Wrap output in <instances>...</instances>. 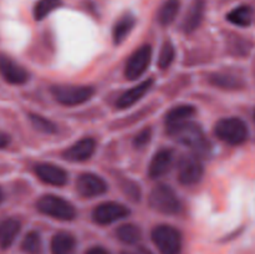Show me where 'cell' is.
<instances>
[{"label":"cell","instance_id":"6da1fadb","mask_svg":"<svg viewBox=\"0 0 255 254\" xmlns=\"http://www.w3.org/2000/svg\"><path fill=\"white\" fill-rule=\"evenodd\" d=\"M167 131L182 144L191 147L197 154H207L211 149V143L206 138L199 125L194 122L186 121L176 126L167 127Z\"/></svg>","mask_w":255,"mask_h":254},{"label":"cell","instance_id":"7a4b0ae2","mask_svg":"<svg viewBox=\"0 0 255 254\" xmlns=\"http://www.w3.org/2000/svg\"><path fill=\"white\" fill-rule=\"evenodd\" d=\"M217 137L226 143L237 146L248 139L249 129L246 122L238 117H227L217 122L214 128Z\"/></svg>","mask_w":255,"mask_h":254},{"label":"cell","instance_id":"3957f363","mask_svg":"<svg viewBox=\"0 0 255 254\" xmlns=\"http://www.w3.org/2000/svg\"><path fill=\"white\" fill-rule=\"evenodd\" d=\"M36 208L42 214H46V216L59 219V221H72L76 217V211H75L74 206L66 199L59 196H54V194L42 196L37 201Z\"/></svg>","mask_w":255,"mask_h":254},{"label":"cell","instance_id":"277c9868","mask_svg":"<svg viewBox=\"0 0 255 254\" xmlns=\"http://www.w3.org/2000/svg\"><path fill=\"white\" fill-rule=\"evenodd\" d=\"M149 206L163 214H176L181 209V202L176 192L167 184H157L149 193Z\"/></svg>","mask_w":255,"mask_h":254},{"label":"cell","instance_id":"5b68a950","mask_svg":"<svg viewBox=\"0 0 255 254\" xmlns=\"http://www.w3.org/2000/svg\"><path fill=\"white\" fill-rule=\"evenodd\" d=\"M151 237L161 254H181L182 236L174 227L167 224L157 226L152 231Z\"/></svg>","mask_w":255,"mask_h":254},{"label":"cell","instance_id":"8992f818","mask_svg":"<svg viewBox=\"0 0 255 254\" xmlns=\"http://www.w3.org/2000/svg\"><path fill=\"white\" fill-rule=\"evenodd\" d=\"M51 92L57 102L65 106H76L89 101L95 90L91 86H75V85H55Z\"/></svg>","mask_w":255,"mask_h":254},{"label":"cell","instance_id":"52a82bcc","mask_svg":"<svg viewBox=\"0 0 255 254\" xmlns=\"http://www.w3.org/2000/svg\"><path fill=\"white\" fill-rule=\"evenodd\" d=\"M152 60L151 45H142L127 60L125 67V76L128 80H137L148 69Z\"/></svg>","mask_w":255,"mask_h":254},{"label":"cell","instance_id":"ba28073f","mask_svg":"<svg viewBox=\"0 0 255 254\" xmlns=\"http://www.w3.org/2000/svg\"><path fill=\"white\" fill-rule=\"evenodd\" d=\"M204 173L203 164L197 154H188L179 159L178 179L184 186L198 183Z\"/></svg>","mask_w":255,"mask_h":254},{"label":"cell","instance_id":"9c48e42d","mask_svg":"<svg viewBox=\"0 0 255 254\" xmlns=\"http://www.w3.org/2000/svg\"><path fill=\"white\" fill-rule=\"evenodd\" d=\"M128 214L129 209L124 204L117 203V202H105L94 209L92 219L96 223L105 226V224H111L120 219L126 218Z\"/></svg>","mask_w":255,"mask_h":254},{"label":"cell","instance_id":"30bf717a","mask_svg":"<svg viewBox=\"0 0 255 254\" xmlns=\"http://www.w3.org/2000/svg\"><path fill=\"white\" fill-rule=\"evenodd\" d=\"M76 189L82 197L94 198L106 193L109 186L102 177L95 173H84L77 179Z\"/></svg>","mask_w":255,"mask_h":254},{"label":"cell","instance_id":"8fae6325","mask_svg":"<svg viewBox=\"0 0 255 254\" xmlns=\"http://www.w3.org/2000/svg\"><path fill=\"white\" fill-rule=\"evenodd\" d=\"M0 74L11 85H21L29 80V72L10 57L0 56Z\"/></svg>","mask_w":255,"mask_h":254},{"label":"cell","instance_id":"7c38bea8","mask_svg":"<svg viewBox=\"0 0 255 254\" xmlns=\"http://www.w3.org/2000/svg\"><path fill=\"white\" fill-rule=\"evenodd\" d=\"M35 173L42 182L51 186H64L67 182V173L64 168L52 163H39Z\"/></svg>","mask_w":255,"mask_h":254},{"label":"cell","instance_id":"4fadbf2b","mask_svg":"<svg viewBox=\"0 0 255 254\" xmlns=\"http://www.w3.org/2000/svg\"><path fill=\"white\" fill-rule=\"evenodd\" d=\"M95 149H96V141L94 138L86 137L67 148L64 152V158L71 162L87 161L95 153Z\"/></svg>","mask_w":255,"mask_h":254},{"label":"cell","instance_id":"5bb4252c","mask_svg":"<svg viewBox=\"0 0 255 254\" xmlns=\"http://www.w3.org/2000/svg\"><path fill=\"white\" fill-rule=\"evenodd\" d=\"M152 85H153V80L147 79L144 80V81H142L141 84L132 87V89L127 90L126 92H124V94L119 97V100H117L116 102V106L119 107V109H127V107H131L132 105L138 102L139 100L151 90Z\"/></svg>","mask_w":255,"mask_h":254},{"label":"cell","instance_id":"9a60e30c","mask_svg":"<svg viewBox=\"0 0 255 254\" xmlns=\"http://www.w3.org/2000/svg\"><path fill=\"white\" fill-rule=\"evenodd\" d=\"M172 161H173V152L171 149H161V151L157 152L153 158L151 159V163H149V177L156 179L163 176L171 168Z\"/></svg>","mask_w":255,"mask_h":254},{"label":"cell","instance_id":"2e32d148","mask_svg":"<svg viewBox=\"0 0 255 254\" xmlns=\"http://www.w3.org/2000/svg\"><path fill=\"white\" fill-rule=\"evenodd\" d=\"M204 9H206V2L204 0H193V2L189 6L187 11L186 17L183 20L182 27L186 32H193L201 25L204 16Z\"/></svg>","mask_w":255,"mask_h":254},{"label":"cell","instance_id":"e0dca14e","mask_svg":"<svg viewBox=\"0 0 255 254\" xmlns=\"http://www.w3.org/2000/svg\"><path fill=\"white\" fill-rule=\"evenodd\" d=\"M21 224L15 218H6L0 222V248L7 249L19 234Z\"/></svg>","mask_w":255,"mask_h":254},{"label":"cell","instance_id":"ac0fdd59","mask_svg":"<svg viewBox=\"0 0 255 254\" xmlns=\"http://www.w3.org/2000/svg\"><path fill=\"white\" fill-rule=\"evenodd\" d=\"M75 248H76V241L71 234L66 232L55 234L50 243L52 254H74Z\"/></svg>","mask_w":255,"mask_h":254},{"label":"cell","instance_id":"d6986e66","mask_svg":"<svg viewBox=\"0 0 255 254\" xmlns=\"http://www.w3.org/2000/svg\"><path fill=\"white\" fill-rule=\"evenodd\" d=\"M194 114H196V109L192 105H181V106L173 107L166 115L167 127L176 126V125L189 121V119L193 117Z\"/></svg>","mask_w":255,"mask_h":254},{"label":"cell","instance_id":"ffe728a7","mask_svg":"<svg viewBox=\"0 0 255 254\" xmlns=\"http://www.w3.org/2000/svg\"><path fill=\"white\" fill-rule=\"evenodd\" d=\"M134 24H136V19L132 14H125L124 16L120 17L115 24L114 30H112L115 44H121L132 31Z\"/></svg>","mask_w":255,"mask_h":254},{"label":"cell","instance_id":"44dd1931","mask_svg":"<svg viewBox=\"0 0 255 254\" xmlns=\"http://www.w3.org/2000/svg\"><path fill=\"white\" fill-rule=\"evenodd\" d=\"M227 20L237 26H249L253 21V10L248 5H241L228 12Z\"/></svg>","mask_w":255,"mask_h":254},{"label":"cell","instance_id":"7402d4cb","mask_svg":"<svg viewBox=\"0 0 255 254\" xmlns=\"http://www.w3.org/2000/svg\"><path fill=\"white\" fill-rule=\"evenodd\" d=\"M179 7H181L179 0H166L159 9L158 16H157L159 24L163 25V26L172 24L178 15Z\"/></svg>","mask_w":255,"mask_h":254},{"label":"cell","instance_id":"603a6c76","mask_svg":"<svg viewBox=\"0 0 255 254\" xmlns=\"http://www.w3.org/2000/svg\"><path fill=\"white\" fill-rule=\"evenodd\" d=\"M117 238L121 242L126 244H136L141 239V229L136 226V224L127 223L122 224L119 229L116 231Z\"/></svg>","mask_w":255,"mask_h":254},{"label":"cell","instance_id":"cb8c5ba5","mask_svg":"<svg viewBox=\"0 0 255 254\" xmlns=\"http://www.w3.org/2000/svg\"><path fill=\"white\" fill-rule=\"evenodd\" d=\"M61 5V0H39L34 6L35 20H42Z\"/></svg>","mask_w":255,"mask_h":254},{"label":"cell","instance_id":"d4e9b609","mask_svg":"<svg viewBox=\"0 0 255 254\" xmlns=\"http://www.w3.org/2000/svg\"><path fill=\"white\" fill-rule=\"evenodd\" d=\"M21 249L26 254H39L41 252V238L37 232H30L21 242Z\"/></svg>","mask_w":255,"mask_h":254},{"label":"cell","instance_id":"484cf974","mask_svg":"<svg viewBox=\"0 0 255 254\" xmlns=\"http://www.w3.org/2000/svg\"><path fill=\"white\" fill-rule=\"evenodd\" d=\"M174 56H176V50H174L173 44L171 41H166L163 44V46H162L161 51H159L158 66L162 70L168 69L172 62H173Z\"/></svg>","mask_w":255,"mask_h":254},{"label":"cell","instance_id":"4316f807","mask_svg":"<svg viewBox=\"0 0 255 254\" xmlns=\"http://www.w3.org/2000/svg\"><path fill=\"white\" fill-rule=\"evenodd\" d=\"M212 84L216 85V86L222 87V89H239L242 86L241 82L238 81V79H236L234 76L226 74H216L211 77Z\"/></svg>","mask_w":255,"mask_h":254},{"label":"cell","instance_id":"83f0119b","mask_svg":"<svg viewBox=\"0 0 255 254\" xmlns=\"http://www.w3.org/2000/svg\"><path fill=\"white\" fill-rule=\"evenodd\" d=\"M30 121H31L32 126L37 131L44 132V133H54V132H56V126L50 120L39 116V115H30Z\"/></svg>","mask_w":255,"mask_h":254},{"label":"cell","instance_id":"f1b7e54d","mask_svg":"<svg viewBox=\"0 0 255 254\" xmlns=\"http://www.w3.org/2000/svg\"><path fill=\"white\" fill-rule=\"evenodd\" d=\"M151 137H152V129L149 128V127L148 128L142 129V131L134 137V141H133L134 146H136L137 148H142V147H144L149 141H151Z\"/></svg>","mask_w":255,"mask_h":254},{"label":"cell","instance_id":"f546056e","mask_svg":"<svg viewBox=\"0 0 255 254\" xmlns=\"http://www.w3.org/2000/svg\"><path fill=\"white\" fill-rule=\"evenodd\" d=\"M124 188H125V191H126V193L128 194V196H131L132 199H134V201H138V199H139V188H138V186H136V184L127 182L126 186H125Z\"/></svg>","mask_w":255,"mask_h":254},{"label":"cell","instance_id":"4dcf8cb0","mask_svg":"<svg viewBox=\"0 0 255 254\" xmlns=\"http://www.w3.org/2000/svg\"><path fill=\"white\" fill-rule=\"evenodd\" d=\"M86 254H110V253L106 251V249L102 248V247H92V248H90L89 251L86 252Z\"/></svg>","mask_w":255,"mask_h":254},{"label":"cell","instance_id":"1f68e13d","mask_svg":"<svg viewBox=\"0 0 255 254\" xmlns=\"http://www.w3.org/2000/svg\"><path fill=\"white\" fill-rule=\"evenodd\" d=\"M9 142H10V137L7 136L6 133H2V132H0V149L5 148V147L9 144Z\"/></svg>","mask_w":255,"mask_h":254},{"label":"cell","instance_id":"d6a6232c","mask_svg":"<svg viewBox=\"0 0 255 254\" xmlns=\"http://www.w3.org/2000/svg\"><path fill=\"white\" fill-rule=\"evenodd\" d=\"M133 254H152V253H151V252H149V251H147V249L139 248V249H137V251L134 252Z\"/></svg>","mask_w":255,"mask_h":254},{"label":"cell","instance_id":"836d02e7","mask_svg":"<svg viewBox=\"0 0 255 254\" xmlns=\"http://www.w3.org/2000/svg\"><path fill=\"white\" fill-rule=\"evenodd\" d=\"M2 199H4V193H2V191L0 189V203L2 202Z\"/></svg>","mask_w":255,"mask_h":254}]
</instances>
